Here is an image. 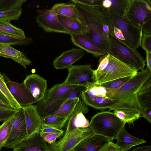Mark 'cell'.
<instances>
[{"label":"cell","instance_id":"cell-49","mask_svg":"<svg viewBox=\"0 0 151 151\" xmlns=\"http://www.w3.org/2000/svg\"><path fill=\"white\" fill-rule=\"evenodd\" d=\"M0 109H15L10 105L5 104L0 101Z\"/></svg>","mask_w":151,"mask_h":151},{"label":"cell","instance_id":"cell-23","mask_svg":"<svg viewBox=\"0 0 151 151\" xmlns=\"http://www.w3.org/2000/svg\"><path fill=\"white\" fill-rule=\"evenodd\" d=\"M51 9L58 15L79 20L87 26L82 15L72 1L56 4Z\"/></svg>","mask_w":151,"mask_h":151},{"label":"cell","instance_id":"cell-51","mask_svg":"<svg viewBox=\"0 0 151 151\" xmlns=\"http://www.w3.org/2000/svg\"><path fill=\"white\" fill-rule=\"evenodd\" d=\"M47 151H50L49 150H48Z\"/></svg>","mask_w":151,"mask_h":151},{"label":"cell","instance_id":"cell-6","mask_svg":"<svg viewBox=\"0 0 151 151\" xmlns=\"http://www.w3.org/2000/svg\"><path fill=\"white\" fill-rule=\"evenodd\" d=\"M106 52L137 71L144 69L145 61L137 49L110 35Z\"/></svg>","mask_w":151,"mask_h":151},{"label":"cell","instance_id":"cell-46","mask_svg":"<svg viewBox=\"0 0 151 151\" xmlns=\"http://www.w3.org/2000/svg\"><path fill=\"white\" fill-rule=\"evenodd\" d=\"M141 29L142 33L151 34V19L143 25Z\"/></svg>","mask_w":151,"mask_h":151},{"label":"cell","instance_id":"cell-48","mask_svg":"<svg viewBox=\"0 0 151 151\" xmlns=\"http://www.w3.org/2000/svg\"><path fill=\"white\" fill-rule=\"evenodd\" d=\"M146 61L147 67L151 71V53L146 52Z\"/></svg>","mask_w":151,"mask_h":151},{"label":"cell","instance_id":"cell-22","mask_svg":"<svg viewBox=\"0 0 151 151\" xmlns=\"http://www.w3.org/2000/svg\"><path fill=\"white\" fill-rule=\"evenodd\" d=\"M110 141L105 137L94 134L82 141L72 151H98Z\"/></svg>","mask_w":151,"mask_h":151},{"label":"cell","instance_id":"cell-13","mask_svg":"<svg viewBox=\"0 0 151 151\" xmlns=\"http://www.w3.org/2000/svg\"><path fill=\"white\" fill-rule=\"evenodd\" d=\"M88 107L81 100H80L72 111L67 120L65 133L75 129L86 127L89 122L83 114L88 113Z\"/></svg>","mask_w":151,"mask_h":151},{"label":"cell","instance_id":"cell-24","mask_svg":"<svg viewBox=\"0 0 151 151\" xmlns=\"http://www.w3.org/2000/svg\"><path fill=\"white\" fill-rule=\"evenodd\" d=\"M116 145L122 151H128L133 146L146 142L143 139L131 135L126 131L125 127L122 128L117 135Z\"/></svg>","mask_w":151,"mask_h":151},{"label":"cell","instance_id":"cell-30","mask_svg":"<svg viewBox=\"0 0 151 151\" xmlns=\"http://www.w3.org/2000/svg\"><path fill=\"white\" fill-rule=\"evenodd\" d=\"M114 113L119 118L125 123H132L140 117V113L133 109H117L114 111Z\"/></svg>","mask_w":151,"mask_h":151},{"label":"cell","instance_id":"cell-43","mask_svg":"<svg viewBox=\"0 0 151 151\" xmlns=\"http://www.w3.org/2000/svg\"><path fill=\"white\" fill-rule=\"evenodd\" d=\"M98 151H122L115 143L109 141L104 145Z\"/></svg>","mask_w":151,"mask_h":151},{"label":"cell","instance_id":"cell-21","mask_svg":"<svg viewBox=\"0 0 151 151\" xmlns=\"http://www.w3.org/2000/svg\"><path fill=\"white\" fill-rule=\"evenodd\" d=\"M48 145L38 132L28 137L13 150L16 151H47Z\"/></svg>","mask_w":151,"mask_h":151},{"label":"cell","instance_id":"cell-33","mask_svg":"<svg viewBox=\"0 0 151 151\" xmlns=\"http://www.w3.org/2000/svg\"><path fill=\"white\" fill-rule=\"evenodd\" d=\"M80 100L81 99L77 98L68 100L61 105L54 112L50 115L68 117L69 118L72 111Z\"/></svg>","mask_w":151,"mask_h":151},{"label":"cell","instance_id":"cell-35","mask_svg":"<svg viewBox=\"0 0 151 151\" xmlns=\"http://www.w3.org/2000/svg\"><path fill=\"white\" fill-rule=\"evenodd\" d=\"M26 0H0V12L22 8Z\"/></svg>","mask_w":151,"mask_h":151},{"label":"cell","instance_id":"cell-3","mask_svg":"<svg viewBox=\"0 0 151 151\" xmlns=\"http://www.w3.org/2000/svg\"><path fill=\"white\" fill-rule=\"evenodd\" d=\"M97 68L93 70V82L101 85L119 78L135 75L138 71L108 53L100 56Z\"/></svg>","mask_w":151,"mask_h":151},{"label":"cell","instance_id":"cell-26","mask_svg":"<svg viewBox=\"0 0 151 151\" xmlns=\"http://www.w3.org/2000/svg\"><path fill=\"white\" fill-rule=\"evenodd\" d=\"M58 18L67 34L70 35L81 33L85 34L87 32V26L79 20L58 15Z\"/></svg>","mask_w":151,"mask_h":151},{"label":"cell","instance_id":"cell-15","mask_svg":"<svg viewBox=\"0 0 151 151\" xmlns=\"http://www.w3.org/2000/svg\"><path fill=\"white\" fill-rule=\"evenodd\" d=\"M37 102L43 99L47 87V81L37 74H30L23 83Z\"/></svg>","mask_w":151,"mask_h":151},{"label":"cell","instance_id":"cell-27","mask_svg":"<svg viewBox=\"0 0 151 151\" xmlns=\"http://www.w3.org/2000/svg\"><path fill=\"white\" fill-rule=\"evenodd\" d=\"M128 2L129 0H102L100 9L102 12L108 10L123 16L126 12Z\"/></svg>","mask_w":151,"mask_h":151},{"label":"cell","instance_id":"cell-45","mask_svg":"<svg viewBox=\"0 0 151 151\" xmlns=\"http://www.w3.org/2000/svg\"><path fill=\"white\" fill-rule=\"evenodd\" d=\"M140 117L145 118L150 124L151 123V107L143 109L140 113Z\"/></svg>","mask_w":151,"mask_h":151},{"label":"cell","instance_id":"cell-16","mask_svg":"<svg viewBox=\"0 0 151 151\" xmlns=\"http://www.w3.org/2000/svg\"><path fill=\"white\" fill-rule=\"evenodd\" d=\"M78 86L68 85L64 82L55 84L47 90L43 99L37 103L36 108L42 107L61 98L71 91Z\"/></svg>","mask_w":151,"mask_h":151},{"label":"cell","instance_id":"cell-41","mask_svg":"<svg viewBox=\"0 0 151 151\" xmlns=\"http://www.w3.org/2000/svg\"><path fill=\"white\" fill-rule=\"evenodd\" d=\"M18 109H0V122L6 121L13 116Z\"/></svg>","mask_w":151,"mask_h":151},{"label":"cell","instance_id":"cell-11","mask_svg":"<svg viewBox=\"0 0 151 151\" xmlns=\"http://www.w3.org/2000/svg\"><path fill=\"white\" fill-rule=\"evenodd\" d=\"M68 70V75L64 82L66 84L86 87L93 82V70L90 65H72Z\"/></svg>","mask_w":151,"mask_h":151},{"label":"cell","instance_id":"cell-7","mask_svg":"<svg viewBox=\"0 0 151 151\" xmlns=\"http://www.w3.org/2000/svg\"><path fill=\"white\" fill-rule=\"evenodd\" d=\"M81 99L86 106L101 111L107 109L109 111L121 109L117 102L107 96L106 89L94 82L86 87L82 93Z\"/></svg>","mask_w":151,"mask_h":151},{"label":"cell","instance_id":"cell-4","mask_svg":"<svg viewBox=\"0 0 151 151\" xmlns=\"http://www.w3.org/2000/svg\"><path fill=\"white\" fill-rule=\"evenodd\" d=\"M108 20L109 35L136 49L140 47L142 31L133 25L124 15L122 16L105 10Z\"/></svg>","mask_w":151,"mask_h":151},{"label":"cell","instance_id":"cell-20","mask_svg":"<svg viewBox=\"0 0 151 151\" xmlns=\"http://www.w3.org/2000/svg\"><path fill=\"white\" fill-rule=\"evenodd\" d=\"M24 110L28 137L38 132L42 125V117L39 114L36 105H31L22 107Z\"/></svg>","mask_w":151,"mask_h":151},{"label":"cell","instance_id":"cell-34","mask_svg":"<svg viewBox=\"0 0 151 151\" xmlns=\"http://www.w3.org/2000/svg\"><path fill=\"white\" fill-rule=\"evenodd\" d=\"M0 91L6 99L10 105L14 109L17 110L22 108L10 93L6 85L3 76L0 72Z\"/></svg>","mask_w":151,"mask_h":151},{"label":"cell","instance_id":"cell-36","mask_svg":"<svg viewBox=\"0 0 151 151\" xmlns=\"http://www.w3.org/2000/svg\"><path fill=\"white\" fill-rule=\"evenodd\" d=\"M12 116L0 125V151L4 147L10 132Z\"/></svg>","mask_w":151,"mask_h":151},{"label":"cell","instance_id":"cell-25","mask_svg":"<svg viewBox=\"0 0 151 151\" xmlns=\"http://www.w3.org/2000/svg\"><path fill=\"white\" fill-rule=\"evenodd\" d=\"M0 56L11 58L26 69V65L32 64V62L23 52L10 45L0 46Z\"/></svg>","mask_w":151,"mask_h":151},{"label":"cell","instance_id":"cell-44","mask_svg":"<svg viewBox=\"0 0 151 151\" xmlns=\"http://www.w3.org/2000/svg\"><path fill=\"white\" fill-rule=\"evenodd\" d=\"M102 0H78L82 3L89 5L95 6L100 9L101 7Z\"/></svg>","mask_w":151,"mask_h":151},{"label":"cell","instance_id":"cell-40","mask_svg":"<svg viewBox=\"0 0 151 151\" xmlns=\"http://www.w3.org/2000/svg\"><path fill=\"white\" fill-rule=\"evenodd\" d=\"M44 140L49 144L54 143L57 139L61 135L50 133L38 132Z\"/></svg>","mask_w":151,"mask_h":151},{"label":"cell","instance_id":"cell-38","mask_svg":"<svg viewBox=\"0 0 151 151\" xmlns=\"http://www.w3.org/2000/svg\"><path fill=\"white\" fill-rule=\"evenodd\" d=\"M134 76H130L119 78L105 83L101 85L107 89L110 90L115 89L124 85Z\"/></svg>","mask_w":151,"mask_h":151},{"label":"cell","instance_id":"cell-28","mask_svg":"<svg viewBox=\"0 0 151 151\" xmlns=\"http://www.w3.org/2000/svg\"><path fill=\"white\" fill-rule=\"evenodd\" d=\"M138 102L143 109L151 107V79L146 81L137 94Z\"/></svg>","mask_w":151,"mask_h":151},{"label":"cell","instance_id":"cell-19","mask_svg":"<svg viewBox=\"0 0 151 151\" xmlns=\"http://www.w3.org/2000/svg\"><path fill=\"white\" fill-rule=\"evenodd\" d=\"M71 40L76 46L92 54L96 58L105 54L106 52L94 43L83 33L70 35Z\"/></svg>","mask_w":151,"mask_h":151},{"label":"cell","instance_id":"cell-10","mask_svg":"<svg viewBox=\"0 0 151 151\" xmlns=\"http://www.w3.org/2000/svg\"><path fill=\"white\" fill-rule=\"evenodd\" d=\"M124 15L133 25L141 29L151 19V5L147 0H129Z\"/></svg>","mask_w":151,"mask_h":151},{"label":"cell","instance_id":"cell-12","mask_svg":"<svg viewBox=\"0 0 151 151\" xmlns=\"http://www.w3.org/2000/svg\"><path fill=\"white\" fill-rule=\"evenodd\" d=\"M37 12L38 15L35 17L36 23L45 31L67 34L58 20V15L51 9L38 10Z\"/></svg>","mask_w":151,"mask_h":151},{"label":"cell","instance_id":"cell-14","mask_svg":"<svg viewBox=\"0 0 151 151\" xmlns=\"http://www.w3.org/2000/svg\"><path fill=\"white\" fill-rule=\"evenodd\" d=\"M6 83L13 97L22 107L37 102L23 83H18L8 81Z\"/></svg>","mask_w":151,"mask_h":151},{"label":"cell","instance_id":"cell-18","mask_svg":"<svg viewBox=\"0 0 151 151\" xmlns=\"http://www.w3.org/2000/svg\"><path fill=\"white\" fill-rule=\"evenodd\" d=\"M84 51L81 48L72 49L63 51L53 61L54 67L62 70L70 68L73 64L83 57Z\"/></svg>","mask_w":151,"mask_h":151},{"label":"cell","instance_id":"cell-52","mask_svg":"<svg viewBox=\"0 0 151 151\" xmlns=\"http://www.w3.org/2000/svg\"><path fill=\"white\" fill-rule=\"evenodd\" d=\"M13 151H16L13 150Z\"/></svg>","mask_w":151,"mask_h":151},{"label":"cell","instance_id":"cell-17","mask_svg":"<svg viewBox=\"0 0 151 151\" xmlns=\"http://www.w3.org/2000/svg\"><path fill=\"white\" fill-rule=\"evenodd\" d=\"M86 87L78 86L68 94L47 105L36 108L41 117L46 116L54 112L63 104L69 100L78 98L81 99L83 91Z\"/></svg>","mask_w":151,"mask_h":151},{"label":"cell","instance_id":"cell-2","mask_svg":"<svg viewBox=\"0 0 151 151\" xmlns=\"http://www.w3.org/2000/svg\"><path fill=\"white\" fill-rule=\"evenodd\" d=\"M151 71L146 67L138 72L130 80L119 88L112 90L106 89L107 95L117 102L121 109L135 110L140 113L143 110L137 99V92L142 86L150 79Z\"/></svg>","mask_w":151,"mask_h":151},{"label":"cell","instance_id":"cell-5","mask_svg":"<svg viewBox=\"0 0 151 151\" xmlns=\"http://www.w3.org/2000/svg\"><path fill=\"white\" fill-rule=\"evenodd\" d=\"M125 124L114 113L108 110L98 113L91 117L89 126L94 134L112 141Z\"/></svg>","mask_w":151,"mask_h":151},{"label":"cell","instance_id":"cell-37","mask_svg":"<svg viewBox=\"0 0 151 151\" xmlns=\"http://www.w3.org/2000/svg\"><path fill=\"white\" fill-rule=\"evenodd\" d=\"M22 13V8L0 12V21L18 20Z\"/></svg>","mask_w":151,"mask_h":151},{"label":"cell","instance_id":"cell-8","mask_svg":"<svg viewBox=\"0 0 151 151\" xmlns=\"http://www.w3.org/2000/svg\"><path fill=\"white\" fill-rule=\"evenodd\" d=\"M94 133L89 126L65 133L59 140L48 145L50 151H72L82 141Z\"/></svg>","mask_w":151,"mask_h":151},{"label":"cell","instance_id":"cell-9","mask_svg":"<svg viewBox=\"0 0 151 151\" xmlns=\"http://www.w3.org/2000/svg\"><path fill=\"white\" fill-rule=\"evenodd\" d=\"M28 137L24 112L22 107L12 117L10 132L4 147L13 149Z\"/></svg>","mask_w":151,"mask_h":151},{"label":"cell","instance_id":"cell-42","mask_svg":"<svg viewBox=\"0 0 151 151\" xmlns=\"http://www.w3.org/2000/svg\"><path fill=\"white\" fill-rule=\"evenodd\" d=\"M63 129H59L47 126L42 125L38 132L50 133L62 135L64 133Z\"/></svg>","mask_w":151,"mask_h":151},{"label":"cell","instance_id":"cell-50","mask_svg":"<svg viewBox=\"0 0 151 151\" xmlns=\"http://www.w3.org/2000/svg\"><path fill=\"white\" fill-rule=\"evenodd\" d=\"M0 101L3 102L8 104H9L8 101L6 98V97L4 96V95L0 91Z\"/></svg>","mask_w":151,"mask_h":151},{"label":"cell","instance_id":"cell-39","mask_svg":"<svg viewBox=\"0 0 151 151\" xmlns=\"http://www.w3.org/2000/svg\"><path fill=\"white\" fill-rule=\"evenodd\" d=\"M140 47L146 52L151 53V34L142 33Z\"/></svg>","mask_w":151,"mask_h":151},{"label":"cell","instance_id":"cell-32","mask_svg":"<svg viewBox=\"0 0 151 151\" xmlns=\"http://www.w3.org/2000/svg\"><path fill=\"white\" fill-rule=\"evenodd\" d=\"M68 118V117L50 115L42 117V125L62 129Z\"/></svg>","mask_w":151,"mask_h":151},{"label":"cell","instance_id":"cell-47","mask_svg":"<svg viewBox=\"0 0 151 151\" xmlns=\"http://www.w3.org/2000/svg\"><path fill=\"white\" fill-rule=\"evenodd\" d=\"M131 151H151V146L150 145L140 146Z\"/></svg>","mask_w":151,"mask_h":151},{"label":"cell","instance_id":"cell-29","mask_svg":"<svg viewBox=\"0 0 151 151\" xmlns=\"http://www.w3.org/2000/svg\"><path fill=\"white\" fill-rule=\"evenodd\" d=\"M0 33L16 37H26L23 30L13 25L10 22L6 20L0 21Z\"/></svg>","mask_w":151,"mask_h":151},{"label":"cell","instance_id":"cell-31","mask_svg":"<svg viewBox=\"0 0 151 151\" xmlns=\"http://www.w3.org/2000/svg\"><path fill=\"white\" fill-rule=\"evenodd\" d=\"M32 38H24L11 36L0 33V46L7 45L12 46L23 45H29L33 42Z\"/></svg>","mask_w":151,"mask_h":151},{"label":"cell","instance_id":"cell-1","mask_svg":"<svg viewBox=\"0 0 151 151\" xmlns=\"http://www.w3.org/2000/svg\"><path fill=\"white\" fill-rule=\"evenodd\" d=\"M83 16L88 30L85 34L101 49L106 51L109 43V28L104 12L97 7L72 0Z\"/></svg>","mask_w":151,"mask_h":151}]
</instances>
